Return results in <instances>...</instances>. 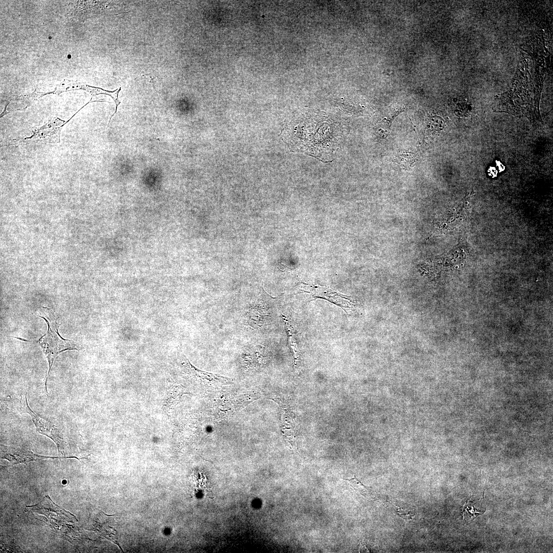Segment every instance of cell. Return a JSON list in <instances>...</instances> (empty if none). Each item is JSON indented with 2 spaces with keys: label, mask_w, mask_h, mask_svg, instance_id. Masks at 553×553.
Instances as JSON below:
<instances>
[{
  "label": "cell",
  "mask_w": 553,
  "mask_h": 553,
  "mask_svg": "<svg viewBox=\"0 0 553 553\" xmlns=\"http://www.w3.org/2000/svg\"><path fill=\"white\" fill-rule=\"evenodd\" d=\"M283 318H284V322L285 323V325H286V326L287 333H288V335L289 344L290 346V347H291V348L292 349V352L293 353L295 361V362H296V361H297L298 356H299L298 349H297V345H296V341H295V337H294V336L293 335V333L292 332L293 330H292V326L290 325L289 322L288 321V320L286 317H283Z\"/></svg>",
  "instance_id": "obj_10"
},
{
  "label": "cell",
  "mask_w": 553,
  "mask_h": 553,
  "mask_svg": "<svg viewBox=\"0 0 553 553\" xmlns=\"http://www.w3.org/2000/svg\"><path fill=\"white\" fill-rule=\"evenodd\" d=\"M311 294L314 297L323 298L343 308L346 310L353 305V302L349 297L343 295L331 290L322 287H315L309 285L304 286L303 290Z\"/></svg>",
  "instance_id": "obj_7"
},
{
  "label": "cell",
  "mask_w": 553,
  "mask_h": 553,
  "mask_svg": "<svg viewBox=\"0 0 553 553\" xmlns=\"http://www.w3.org/2000/svg\"><path fill=\"white\" fill-rule=\"evenodd\" d=\"M75 114L66 121L58 117L52 118L42 126L33 130L31 136L24 138L8 139L1 147L42 145L59 143L62 127Z\"/></svg>",
  "instance_id": "obj_2"
},
{
  "label": "cell",
  "mask_w": 553,
  "mask_h": 553,
  "mask_svg": "<svg viewBox=\"0 0 553 553\" xmlns=\"http://www.w3.org/2000/svg\"><path fill=\"white\" fill-rule=\"evenodd\" d=\"M398 515L406 521H410L414 517V515L411 512H405L402 509H399L397 511Z\"/></svg>",
  "instance_id": "obj_12"
},
{
  "label": "cell",
  "mask_w": 553,
  "mask_h": 553,
  "mask_svg": "<svg viewBox=\"0 0 553 553\" xmlns=\"http://www.w3.org/2000/svg\"><path fill=\"white\" fill-rule=\"evenodd\" d=\"M80 88L83 89L84 90L88 92L90 94H91V95H92V97L93 96H95V95H99V94H104V95H107L110 96L113 99V100H114V102L115 103V105H116V109H115V111L114 113L110 117V119L109 121L108 125V127L109 124L110 123L111 119L114 116V115L116 113L117 111L118 107L119 104L121 103V102L119 101V98H118V94H119V92L121 90V88L120 87L118 89H117L116 90H115V91H107V90H103L102 89H101V88L91 87V86H88V85H83V86L80 87Z\"/></svg>",
  "instance_id": "obj_8"
},
{
  "label": "cell",
  "mask_w": 553,
  "mask_h": 553,
  "mask_svg": "<svg viewBox=\"0 0 553 553\" xmlns=\"http://www.w3.org/2000/svg\"><path fill=\"white\" fill-rule=\"evenodd\" d=\"M20 402V411L29 414L36 431L53 440L57 448L59 456L65 457V450L67 442L60 429L50 420L40 416L32 410L28 403L27 393L24 397L22 398Z\"/></svg>",
  "instance_id": "obj_3"
},
{
  "label": "cell",
  "mask_w": 553,
  "mask_h": 553,
  "mask_svg": "<svg viewBox=\"0 0 553 553\" xmlns=\"http://www.w3.org/2000/svg\"><path fill=\"white\" fill-rule=\"evenodd\" d=\"M342 479L349 482L354 490L363 496L367 497H371L373 496V491L372 489L369 486L364 485L355 476L353 478L350 479L345 478Z\"/></svg>",
  "instance_id": "obj_9"
},
{
  "label": "cell",
  "mask_w": 553,
  "mask_h": 553,
  "mask_svg": "<svg viewBox=\"0 0 553 553\" xmlns=\"http://www.w3.org/2000/svg\"><path fill=\"white\" fill-rule=\"evenodd\" d=\"M413 154L408 152L399 153L395 158L398 163L405 167H411L415 161Z\"/></svg>",
  "instance_id": "obj_11"
},
{
  "label": "cell",
  "mask_w": 553,
  "mask_h": 553,
  "mask_svg": "<svg viewBox=\"0 0 553 553\" xmlns=\"http://www.w3.org/2000/svg\"><path fill=\"white\" fill-rule=\"evenodd\" d=\"M181 364L184 372L204 385L217 388L232 383L228 377L198 369L183 355L181 358Z\"/></svg>",
  "instance_id": "obj_6"
},
{
  "label": "cell",
  "mask_w": 553,
  "mask_h": 553,
  "mask_svg": "<svg viewBox=\"0 0 553 553\" xmlns=\"http://www.w3.org/2000/svg\"><path fill=\"white\" fill-rule=\"evenodd\" d=\"M76 458L75 456H69L61 457L45 456L34 453L31 450L24 447L17 446H9L1 444V459L8 460L10 465H15L20 463L27 464L28 463L46 459H66Z\"/></svg>",
  "instance_id": "obj_4"
},
{
  "label": "cell",
  "mask_w": 553,
  "mask_h": 553,
  "mask_svg": "<svg viewBox=\"0 0 553 553\" xmlns=\"http://www.w3.org/2000/svg\"><path fill=\"white\" fill-rule=\"evenodd\" d=\"M40 313L39 317L45 320L48 327L46 333L37 341L49 363V370L45 382V389L48 394V376L56 357L62 352L71 350H79V348L73 341L65 339L59 335L58 331L59 324L57 322L56 316L52 309L41 307Z\"/></svg>",
  "instance_id": "obj_1"
},
{
  "label": "cell",
  "mask_w": 553,
  "mask_h": 553,
  "mask_svg": "<svg viewBox=\"0 0 553 553\" xmlns=\"http://www.w3.org/2000/svg\"><path fill=\"white\" fill-rule=\"evenodd\" d=\"M113 516H109L101 511L91 514L90 523L87 529L96 531L102 537L119 545L120 534L115 528Z\"/></svg>",
  "instance_id": "obj_5"
}]
</instances>
